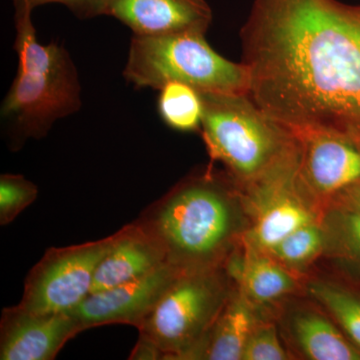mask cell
I'll return each mask as SVG.
<instances>
[{"label": "cell", "instance_id": "cell-1", "mask_svg": "<svg viewBox=\"0 0 360 360\" xmlns=\"http://www.w3.org/2000/svg\"><path fill=\"white\" fill-rule=\"evenodd\" d=\"M241 39L248 96L265 115L360 144V6L255 0Z\"/></svg>", "mask_w": 360, "mask_h": 360}, {"label": "cell", "instance_id": "cell-2", "mask_svg": "<svg viewBox=\"0 0 360 360\" xmlns=\"http://www.w3.org/2000/svg\"><path fill=\"white\" fill-rule=\"evenodd\" d=\"M234 184L229 174L210 167L180 182L136 221L160 241L168 264L181 271L224 266L245 232Z\"/></svg>", "mask_w": 360, "mask_h": 360}, {"label": "cell", "instance_id": "cell-3", "mask_svg": "<svg viewBox=\"0 0 360 360\" xmlns=\"http://www.w3.org/2000/svg\"><path fill=\"white\" fill-rule=\"evenodd\" d=\"M18 70L1 104L2 122L13 148L39 139L60 118L82 108L77 66L63 45L41 44L32 16L14 18Z\"/></svg>", "mask_w": 360, "mask_h": 360}, {"label": "cell", "instance_id": "cell-4", "mask_svg": "<svg viewBox=\"0 0 360 360\" xmlns=\"http://www.w3.org/2000/svg\"><path fill=\"white\" fill-rule=\"evenodd\" d=\"M200 94L203 141L238 187L255 184L295 148L290 130L265 115L248 94Z\"/></svg>", "mask_w": 360, "mask_h": 360}, {"label": "cell", "instance_id": "cell-5", "mask_svg": "<svg viewBox=\"0 0 360 360\" xmlns=\"http://www.w3.org/2000/svg\"><path fill=\"white\" fill-rule=\"evenodd\" d=\"M123 77L137 89L160 90L169 82H180L200 92L250 91V72L245 63L220 56L200 32L134 35Z\"/></svg>", "mask_w": 360, "mask_h": 360}, {"label": "cell", "instance_id": "cell-6", "mask_svg": "<svg viewBox=\"0 0 360 360\" xmlns=\"http://www.w3.org/2000/svg\"><path fill=\"white\" fill-rule=\"evenodd\" d=\"M224 266L182 271L137 328L163 359H198L208 333L232 295Z\"/></svg>", "mask_w": 360, "mask_h": 360}, {"label": "cell", "instance_id": "cell-7", "mask_svg": "<svg viewBox=\"0 0 360 360\" xmlns=\"http://www.w3.org/2000/svg\"><path fill=\"white\" fill-rule=\"evenodd\" d=\"M122 234V229L99 240L47 250L26 277L18 307L39 314L75 309L91 293L97 267Z\"/></svg>", "mask_w": 360, "mask_h": 360}, {"label": "cell", "instance_id": "cell-8", "mask_svg": "<svg viewBox=\"0 0 360 360\" xmlns=\"http://www.w3.org/2000/svg\"><path fill=\"white\" fill-rule=\"evenodd\" d=\"M297 144L296 181L315 210H328L336 195L360 179V144L319 129L291 131Z\"/></svg>", "mask_w": 360, "mask_h": 360}, {"label": "cell", "instance_id": "cell-9", "mask_svg": "<svg viewBox=\"0 0 360 360\" xmlns=\"http://www.w3.org/2000/svg\"><path fill=\"white\" fill-rule=\"evenodd\" d=\"M181 270L167 264L110 290L90 293L70 314L84 330L106 324L139 328Z\"/></svg>", "mask_w": 360, "mask_h": 360}, {"label": "cell", "instance_id": "cell-10", "mask_svg": "<svg viewBox=\"0 0 360 360\" xmlns=\"http://www.w3.org/2000/svg\"><path fill=\"white\" fill-rule=\"evenodd\" d=\"M82 331L70 312L39 314L18 305L7 307L0 322V359H54L66 342Z\"/></svg>", "mask_w": 360, "mask_h": 360}, {"label": "cell", "instance_id": "cell-11", "mask_svg": "<svg viewBox=\"0 0 360 360\" xmlns=\"http://www.w3.org/2000/svg\"><path fill=\"white\" fill-rule=\"evenodd\" d=\"M105 15L122 21L137 37L205 34L212 21L205 0H108Z\"/></svg>", "mask_w": 360, "mask_h": 360}, {"label": "cell", "instance_id": "cell-12", "mask_svg": "<svg viewBox=\"0 0 360 360\" xmlns=\"http://www.w3.org/2000/svg\"><path fill=\"white\" fill-rule=\"evenodd\" d=\"M167 264L160 241L135 220L122 227V238L97 267L91 293L129 283Z\"/></svg>", "mask_w": 360, "mask_h": 360}, {"label": "cell", "instance_id": "cell-13", "mask_svg": "<svg viewBox=\"0 0 360 360\" xmlns=\"http://www.w3.org/2000/svg\"><path fill=\"white\" fill-rule=\"evenodd\" d=\"M241 257L229 258L227 274L238 284V290L255 304H267L290 295L297 281L290 269L267 253L246 246Z\"/></svg>", "mask_w": 360, "mask_h": 360}, {"label": "cell", "instance_id": "cell-14", "mask_svg": "<svg viewBox=\"0 0 360 360\" xmlns=\"http://www.w3.org/2000/svg\"><path fill=\"white\" fill-rule=\"evenodd\" d=\"M253 305L240 291L232 293L208 333L198 359L243 360L246 342L258 323Z\"/></svg>", "mask_w": 360, "mask_h": 360}, {"label": "cell", "instance_id": "cell-15", "mask_svg": "<svg viewBox=\"0 0 360 360\" xmlns=\"http://www.w3.org/2000/svg\"><path fill=\"white\" fill-rule=\"evenodd\" d=\"M296 345L312 360H360V350L328 319L314 310L297 312L291 321Z\"/></svg>", "mask_w": 360, "mask_h": 360}, {"label": "cell", "instance_id": "cell-16", "mask_svg": "<svg viewBox=\"0 0 360 360\" xmlns=\"http://www.w3.org/2000/svg\"><path fill=\"white\" fill-rule=\"evenodd\" d=\"M158 111L170 129L182 132L201 129L203 101L198 90L180 82H169L160 89Z\"/></svg>", "mask_w": 360, "mask_h": 360}, {"label": "cell", "instance_id": "cell-17", "mask_svg": "<svg viewBox=\"0 0 360 360\" xmlns=\"http://www.w3.org/2000/svg\"><path fill=\"white\" fill-rule=\"evenodd\" d=\"M326 250L323 225L321 221H314L293 231L267 255L284 266L296 269L307 266Z\"/></svg>", "mask_w": 360, "mask_h": 360}, {"label": "cell", "instance_id": "cell-18", "mask_svg": "<svg viewBox=\"0 0 360 360\" xmlns=\"http://www.w3.org/2000/svg\"><path fill=\"white\" fill-rule=\"evenodd\" d=\"M326 250L360 264V214L330 206L321 219Z\"/></svg>", "mask_w": 360, "mask_h": 360}, {"label": "cell", "instance_id": "cell-19", "mask_svg": "<svg viewBox=\"0 0 360 360\" xmlns=\"http://www.w3.org/2000/svg\"><path fill=\"white\" fill-rule=\"evenodd\" d=\"M310 295L335 317L349 340L360 350V298L328 283L309 284Z\"/></svg>", "mask_w": 360, "mask_h": 360}, {"label": "cell", "instance_id": "cell-20", "mask_svg": "<svg viewBox=\"0 0 360 360\" xmlns=\"http://www.w3.org/2000/svg\"><path fill=\"white\" fill-rule=\"evenodd\" d=\"M39 195V188L20 174L0 176V224H11Z\"/></svg>", "mask_w": 360, "mask_h": 360}, {"label": "cell", "instance_id": "cell-21", "mask_svg": "<svg viewBox=\"0 0 360 360\" xmlns=\"http://www.w3.org/2000/svg\"><path fill=\"white\" fill-rule=\"evenodd\" d=\"M276 328L269 323H258L246 342L243 360L288 359Z\"/></svg>", "mask_w": 360, "mask_h": 360}, {"label": "cell", "instance_id": "cell-22", "mask_svg": "<svg viewBox=\"0 0 360 360\" xmlns=\"http://www.w3.org/2000/svg\"><path fill=\"white\" fill-rule=\"evenodd\" d=\"M108 0H13L14 18L32 16L33 9L47 4H60L70 9L77 18H92L105 15Z\"/></svg>", "mask_w": 360, "mask_h": 360}, {"label": "cell", "instance_id": "cell-23", "mask_svg": "<svg viewBox=\"0 0 360 360\" xmlns=\"http://www.w3.org/2000/svg\"><path fill=\"white\" fill-rule=\"evenodd\" d=\"M330 206L345 208L360 214V179L336 195L328 207Z\"/></svg>", "mask_w": 360, "mask_h": 360}, {"label": "cell", "instance_id": "cell-24", "mask_svg": "<svg viewBox=\"0 0 360 360\" xmlns=\"http://www.w3.org/2000/svg\"><path fill=\"white\" fill-rule=\"evenodd\" d=\"M129 359L137 360H155L163 359L162 352L155 343L151 342L148 338L139 335V342L135 345L134 352L130 354Z\"/></svg>", "mask_w": 360, "mask_h": 360}]
</instances>
